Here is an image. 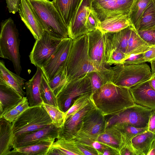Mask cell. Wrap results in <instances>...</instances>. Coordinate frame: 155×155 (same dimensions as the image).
Returning <instances> with one entry per match:
<instances>
[{
  "label": "cell",
  "mask_w": 155,
  "mask_h": 155,
  "mask_svg": "<svg viewBox=\"0 0 155 155\" xmlns=\"http://www.w3.org/2000/svg\"><path fill=\"white\" fill-rule=\"evenodd\" d=\"M91 99L104 116L117 114L134 105L130 88L108 81L92 94Z\"/></svg>",
  "instance_id": "obj_1"
},
{
  "label": "cell",
  "mask_w": 155,
  "mask_h": 155,
  "mask_svg": "<svg viewBox=\"0 0 155 155\" xmlns=\"http://www.w3.org/2000/svg\"><path fill=\"white\" fill-rule=\"evenodd\" d=\"M105 68H98L91 60L88 52L87 34L73 40L66 67L68 82L82 77L91 71Z\"/></svg>",
  "instance_id": "obj_2"
},
{
  "label": "cell",
  "mask_w": 155,
  "mask_h": 155,
  "mask_svg": "<svg viewBox=\"0 0 155 155\" xmlns=\"http://www.w3.org/2000/svg\"><path fill=\"white\" fill-rule=\"evenodd\" d=\"M36 13L44 30L55 38L68 37V27L52 2L27 0Z\"/></svg>",
  "instance_id": "obj_3"
},
{
  "label": "cell",
  "mask_w": 155,
  "mask_h": 155,
  "mask_svg": "<svg viewBox=\"0 0 155 155\" xmlns=\"http://www.w3.org/2000/svg\"><path fill=\"white\" fill-rule=\"evenodd\" d=\"M19 45V34L13 20L9 18L3 21L1 24L0 57L11 61L19 75L22 70Z\"/></svg>",
  "instance_id": "obj_4"
},
{
  "label": "cell",
  "mask_w": 155,
  "mask_h": 155,
  "mask_svg": "<svg viewBox=\"0 0 155 155\" xmlns=\"http://www.w3.org/2000/svg\"><path fill=\"white\" fill-rule=\"evenodd\" d=\"M12 123L15 137L44 128L52 124L42 105L29 107Z\"/></svg>",
  "instance_id": "obj_5"
},
{
  "label": "cell",
  "mask_w": 155,
  "mask_h": 155,
  "mask_svg": "<svg viewBox=\"0 0 155 155\" xmlns=\"http://www.w3.org/2000/svg\"><path fill=\"white\" fill-rule=\"evenodd\" d=\"M110 68L113 72L112 82L117 85L129 88L149 80L152 76L150 68L146 63H120Z\"/></svg>",
  "instance_id": "obj_6"
},
{
  "label": "cell",
  "mask_w": 155,
  "mask_h": 155,
  "mask_svg": "<svg viewBox=\"0 0 155 155\" xmlns=\"http://www.w3.org/2000/svg\"><path fill=\"white\" fill-rule=\"evenodd\" d=\"M106 128L105 116L97 108L90 111L84 119L80 128L73 139L92 146Z\"/></svg>",
  "instance_id": "obj_7"
},
{
  "label": "cell",
  "mask_w": 155,
  "mask_h": 155,
  "mask_svg": "<svg viewBox=\"0 0 155 155\" xmlns=\"http://www.w3.org/2000/svg\"><path fill=\"white\" fill-rule=\"evenodd\" d=\"M92 94L90 80L87 74L68 82L65 85L56 96L58 107L65 113L78 97L84 94Z\"/></svg>",
  "instance_id": "obj_8"
},
{
  "label": "cell",
  "mask_w": 155,
  "mask_h": 155,
  "mask_svg": "<svg viewBox=\"0 0 155 155\" xmlns=\"http://www.w3.org/2000/svg\"><path fill=\"white\" fill-rule=\"evenodd\" d=\"M152 110L135 103L117 114L108 116L107 118L105 117L106 127L119 124H129L137 127H146Z\"/></svg>",
  "instance_id": "obj_9"
},
{
  "label": "cell",
  "mask_w": 155,
  "mask_h": 155,
  "mask_svg": "<svg viewBox=\"0 0 155 155\" xmlns=\"http://www.w3.org/2000/svg\"><path fill=\"white\" fill-rule=\"evenodd\" d=\"M63 39L54 37L45 31L41 37L36 40L30 53L29 57L31 63L41 68L47 63Z\"/></svg>",
  "instance_id": "obj_10"
},
{
  "label": "cell",
  "mask_w": 155,
  "mask_h": 155,
  "mask_svg": "<svg viewBox=\"0 0 155 155\" xmlns=\"http://www.w3.org/2000/svg\"><path fill=\"white\" fill-rule=\"evenodd\" d=\"M72 41L69 37L63 39L47 63L41 68L48 81L60 70L66 68Z\"/></svg>",
  "instance_id": "obj_11"
},
{
  "label": "cell",
  "mask_w": 155,
  "mask_h": 155,
  "mask_svg": "<svg viewBox=\"0 0 155 155\" xmlns=\"http://www.w3.org/2000/svg\"><path fill=\"white\" fill-rule=\"evenodd\" d=\"M87 34L88 52L91 60L98 68H106L104 34L97 28Z\"/></svg>",
  "instance_id": "obj_12"
},
{
  "label": "cell",
  "mask_w": 155,
  "mask_h": 155,
  "mask_svg": "<svg viewBox=\"0 0 155 155\" xmlns=\"http://www.w3.org/2000/svg\"><path fill=\"white\" fill-rule=\"evenodd\" d=\"M95 108L91 99L82 108L66 119L63 126L59 129L57 139H73L79 130L85 116L90 111Z\"/></svg>",
  "instance_id": "obj_13"
},
{
  "label": "cell",
  "mask_w": 155,
  "mask_h": 155,
  "mask_svg": "<svg viewBox=\"0 0 155 155\" xmlns=\"http://www.w3.org/2000/svg\"><path fill=\"white\" fill-rule=\"evenodd\" d=\"M93 1L82 0L68 27V37L73 40L88 32L85 27V24L92 10Z\"/></svg>",
  "instance_id": "obj_14"
},
{
  "label": "cell",
  "mask_w": 155,
  "mask_h": 155,
  "mask_svg": "<svg viewBox=\"0 0 155 155\" xmlns=\"http://www.w3.org/2000/svg\"><path fill=\"white\" fill-rule=\"evenodd\" d=\"M59 129L51 124L42 129L15 137L13 149L30 145L47 139H57Z\"/></svg>",
  "instance_id": "obj_15"
},
{
  "label": "cell",
  "mask_w": 155,
  "mask_h": 155,
  "mask_svg": "<svg viewBox=\"0 0 155 155\" xmlns=\"http://www.w3.org/2000/svg\"><path fill=\"white\" fill-rule=\"evenodd\" d=\"M134 0H114L92 10L101 21L117 15H128Z\"/></svg>",
  "instance_id": "obj_16"
},
{
  "label": "cell",
  "mask_w": 155,
  "mask_h": 155,
  "mask_svg": "<svg viewBox=\"0 0 155 155\" xmlns=\"http://www.w3.org/2000/svg\"><path fill=\"white\" fill-rule=\"evenodd\" d=\"M18 12L22 21L36 40L40 38L45 30L36 13L27 0H21Z\"/></svg>",
  "instance_id": "obj_17"
},
{
  "label": "cell",
  "mask_w": 155,
  "mask_h": 155,
  "mask_svg": "<svg viewBox=\"0 0 155 155\" xmlns=\"http://www.w3.org/2000/svg\"><path fill=\"white\" fill-rule=\"evenodd\" d=\"M150 79L132 87L130 90L135 103L155 110V90L151 86Z\"/></svg>",
  "instance_id": "obj_18"
},
{
  "label": "cell",
  "mask_w": 155,
  "mask_h": 155,
  "mask_svg": "<svg viewBox=\"0 0 155 155\" xmlns=\"http://www.w3.org/2000/svg\"><path fill=\"white\" fill-rule=\"evenodd\" d=\"M132 27L130 26L117 32L104 33L105 52L115 49L126 54Z\"/></svg>",
  "instance_id": "obj_19"
},
{
  "label": "cell",
  "mask_w": 155,
  "mask_h": 155,
  "mask_svg": "<svg viewBox=\"0 0 155 155\" xmlns=\"http://www.w3.org/2000/svg\"><path fill=\"white\" fill-rule=\"evenodd\" d=\"M37 68L35 74L30 79L25 82L24 86L25 97L28 100L29 107L41 105L43 103L40 91L43 72L40 68Z\"/></svg>",
  "instance_id": "obj_20"
},
{
  "label": "cell",
  "mask_w": 155,
  "mask_h": 155,
  "mask_svg": "<svg viewBox=\"0 0 155 155\" xmlns=\"http://www.w3.org/2000/svg\"><path fill=\"white\" fill-rule=\"evenodd\" d=\"M23 97L15 89L0 81V118L21 102Z\"/></svg>",
  "instance_id": "obj_21"
},
{
  "label": "cell",
  "mask_w": 155,
  "mask_h": 155,
  "mask_svg": "<svg viewBox=\"0 0 155 155\" xmlns=\"http://www.w3.org/2000/svg\"><path fill=\"white\" fill-rule=\"evenodd\" d=\"M97 141L111 147L120 154V151L124 143L125 138L117 128L110 126L106 128L104 131L99 136Z\"/></svg>",
  "instance_id": "obj_22"
},
{
  "label": "cell",
  "mask_w": 155,
  "mask_h": 155,
  "mask_svg": "<svg viewBox=\"0 0 155 155\" xmlns=\"http://www.w3.org/2000/svg\"><path fill=\"white\" fill-rule=\"evenodd\" d=\"M55 139H47L30 145L13 149L8 155H47Z\"/></svg>",
  "instance_id": "obj_23"
},
{
  "label": "cell",
  "mask_w": 155,
  "mask_h": 155,
  "mask_svg": "<svg viewBox=\"0 0 155 155\" xmlns=\"http://www.w3.org/2000/svg\"><path fill=\"white\" fill-rule=\"evenodd\" d=\"M14 138L12 123L0 118V155H8L13 149Z\"/></svg>",
  "instance_id": "obj_24"
},
{
  "label": "cell",
  "mask_w": 155,
  "mask_h": 155,
  "mask_svg": "<svg viewBox=\"0 0 155 155\" xmlns=\"http://www.w3.org/2000/svg\"><path fill=\"white\" fill-rule=\"evenodd\" d=\"M25 80L9 70L3 60L0 61V81L17 91L23 97H25L24 86Z\"/></svg>",
  "instance_id": "obj_25"
},
{
  "label": "cell",
  "mask_w": 155,
  "mask_h": 155,
  "mask_svg": "<svg viewBox=\"0 0 155 155\" xmlns=\"http://www.w3.org/2000/svg\"><path fill=\"white\" fill-rule=\"evenodd\" d=\"M82 0H53L52 2L68 27Z\"/></svg>",
  "instance_id": "obj_26"
},
{
  "label": "cell",
  "mask_w": 155,
  "mask_h": 155,
  "mask_svg": "<svg viewBox=\"0 0 155 155\" xmlns=\"http://www.w3.org/2000/svg\"><path fill=\"white\" fill-rule=\"evenodd\" d=\"M132 25L128 15L122 14L100 21L97 28L104 34L118 32Z\"/></svg>",
  "instance_id": "obj_27"
},
{
  "label": "cell",
  "mask_w": 155,
  "mask_h": 155,
  "mask_svg": "<svg viewBox=\"0 0 155 155\" xmlns=\"http://www.w3.org/2000/svg\"><path fill=\"white\" fill-rule=\"evenodd\" d=\"M83 155L73 139H57L51 145L47 155Z\"/></svg>",
  "instance_id": "obj_28"
},
{
  "label": "cell",
  "mask_w": 155,
  "mask_h": 155,
  "mask_svg": "<svg viewBox=\"0 0 155 155\" xmlns=\"http://www.w3.org/2000/svg\"><path fill=\"white\" fill-rule=\"evenodd\" d=\"M152 0H135L128 14L132 26L137 31L143 15Z\"/></svg>",
  "instance_id": "obj_29"
},
{
  "label": "cell",
  "mask_w": 155,
  "mask_h": 155,
  "mask_svg": "<svg viewBox=\"0 0 155 155\" xmlns=\"http://www.w3.org/2000/svg\"><path fill=\"white\" fill-rule=\"evenodd\" d=\"M155 138V134L147 130L133 138L131 142L140 155H147Z\"/></svg>",
  "instance_id": "obj_30"
},
{
  "label": "cell",
  "mask_w": 155,
  "mask_h": 155,
  "mask_svg": "<svg viewBox=\"0 0 155 155\" xmlns=\"http://www.w3.org/2000/svg\"><path fill=\"white\" fill-rule=\"evenodd\" d=\"M152 46L148 45L141 38L137 31L133 26L128 40L126 54L129 55L143 53Z\"/></svg>",
  "instance_id": "obj_31"
},
{
  "label": "cell",
  "mask_w": 155,
  "mask_h": 155,
  "mask_svg": "<svg viewBox=\"0 0 155 155\" xmlns=\"http://www.w3.org/2000/svg\"><path fill=\"white\" fill-rule=\"evenodd\" d=\"M91 85L92 94L108 81H112L113 72L110 68H107L102 70L94 71L87 74Z\"/></svg>",
  "instance_id": "obj_32"
},
{
  "label": "cell",
  "mask_w": 155,
  "mask_h": 155,
  "mask_svg": "<svg viewBox=\"0 0 155 155\" xmlns=\"http://www.w3.org/2000/svg\"><path fill=\"white\" fill-rule=\"evenodd\" d=\"M40 91L41 96L43 103L58 108L56 97L49 86L48 81L43 73Z\"/></svg>",
  "instance_id": "obj_33"
},
{
  "label": "cell",
  "mask_w": 155,
  "mask_h": 155,
  "mask_svg": "<svg viewBox=\"0 0 155 155\" xmlns=\"http://www.w3.org/2000/svg\"><path fill=\"white\" fill-rule=\"evenodd\" d=\"M42 105L51 119L52 124L56 127L61 128L65 122V113L54 106L44 103Z\"/></svg>",
  "instance_id": "obj_34"
},
{
  "label": "cell",
  "mask_w": 155,
  "mask_h": 155,
  "mask_svg": "<svg viewBox=\"0 0 155 155\" xmlns=\"http://www.w3.org/2000/svg\"><path fill=\"white\" fill-rule=\"evenodd\" d=\"M155 25V0H152L143 15L139 30L147 29Z\"/></svg>",
  "instance_id": "obj_35"
},
{
  "label": "cell",
  "mask_w": 155,
  "mask_h": 155,
  "mask_svg": "<svg viewBox=\"0 0 155 155\" xmlns=\"http://www.w3.org/2000/svg\"><path fill=\"white\" fill-rule=\"evenodd\" d=\"M68 82L65 68L60 70L48 83L56 97Z\"/></svg>",
  "instance_id": "obj_36"
},
{
  "label": "cell",
  "mask_w": 155,
  "mask_h": 155,
  "mask_svg": "<svg viewBox=\"0 0 155 155\" xmlns=\"http://www.w3.org/2000/svg\"><path fill=\"white\" fill-rule=\"evenodd\" d=\"M29 107L28 99L26 97L16 106L7 111L3 116L7 120L13 122L24 111Z\"/></svg>",
  "instance_id": "obj_37"
},
{
  "label": "cell",
  "mask_w": 155,
  "mask_h": 155,
  "mask_svg": "<svg viewBox=\"0 0 155 155\" xmlns=\"http://www.w3.org/2000/svg\"><path fill=\"white\" fill-rule=\"evenodd\" d=\"M122 132L126 140L131 141V140L137 135L147 130V126L143 127H137L129 124L115 125Z\"/></svg>",
  "instance_id": "obj_38"
},
{
  "label": "cell",
  "mask_w": 155,
  "mask_h": 155,
  "mask_svg": "<svg viewBox=\"0 0 155 155\" xmlns=\"http://www.w3.org/2000/svg\"><path fill=\"white\" fill-rule=\"evenodd\" d=\"M129 55L117 49H112L105 52L107 65L121 63Z\"/></svg>",
  "instance_id": "obj_39"
},
{
  "label": "cell",
  "mask_w": 155,
  "mask_h": 155,
  "mask_svg": "<svg viewBox=\"0 0 155 155\" xmlns=\"http://www.w3.org/2000/svg\"><path fill=\"white\" fill-rule=\"evenodd\" d=\"M91 95L86 94L78 97L65 113V121L70 116L77 112L87 104L91 100Z\"/></svg>",
  "instance_id": "obj_40"
},
{
  "label": "cell",
  "mask_w": 155,
  "mask_h": 155,
  "mask_svg": "<svg viewBox=\"0 0 155 155\" xmlns=\"http://www.w3.org/2000/svg\"><path fill=\"white\" fill-rule=\"evenodd\" d=\"M141 37L150 46H155V25L151 28L137 31Z\"/></svg>",
  "instance_id": "obj_41"
},
{
  "label": "cell",
  "mask_w": 155,
  "mask_h": 155,
  "mask_svg": "<svg viewBox=\"0 0 155 155\" xmlns=\"http://www.w3.org/2000/svg\"><path fill=\"white\" fill-rule=\"evenodd\" d=\"M100 22V21L96 15L92 10L85 24V27L88 32L94 31L97 29Z\"/></svg>",
  "instance_id": "obj_42"
},
{
  "label": "cell",
  "mask_w": 155,
  "mask_h": 155,
  "mask_svg": "<svg viewBox=\"0 0 155 155\" xmlns=\"http://www.w3.org/2000/svg\"><path fill=\"white\" fill-rule=\"evenodd\" d=\"M143 53L134 54L128 55L121 63L126 64H139L143 63L145 61Z\"/></svg>",
  "instance_id": "obj_43"
},
{
  "label": "cell",
  "mask_w": 155,
  "mask_h": 155,
  "mask_svg": "<svg viewBox=\"0 0 155 155\" xmlns=\"http://www.w3.org/2000/svg\"><path fill=\"white\" fill-rule=\"evenodd\" d=\"M120 155H140L133 147L131 141L127 140L125 138L124 144L120 152Z\"/></svg>",
  "instance_id": "obj_44"
},
{
  "label": "cell",
  "mask_w": 155,
  "mask_h": 155,
  "mask_svg": "<svg viewBox=\"0 0 155 155\" xmlns=\"http://www.w3.org/2000/svg\"><path fill=\"white\" fill-rule=\"evenodd\" d=\"M75 142L83 155H98L97 151L92 146L81 143L76 141Z\"/></svg>",
  "instance_id": "obj_45"
},
{
  "label": "cell",
  "mask_w": 155,
  "mask_h": 155,
  "mask_svg": "<svg viewBox=\"0 0 155 155\" xmlns=\"http://www.w3.org/2000/svg\"><path fill=\"white\" fill-rule=\"evenodd\" d=\"M21 0H5L7 7L10 13L15 14L18 12Z\"/></svg>",
  "instance_id": "obj_46"
},
{
  "label": "cell",
  "mask_w": 155,
  "mask_h": 155,
  "mask_svg": "<svg viewBox=\"0 0 155 155\" xmlns=\"http://www.w3.org/2000/svg\"><path fill=\"white\" fill-rule=\"evenodd\" d=\"M147 130L155 134V110H153L149 116Z\"/></svg>",
  "instance_id": "obj_47"
},
{
  "label": "cell",
  "mask_w": 155,
  "mask_h": 155,
  "mask_svg": "<svg viewBox=\"0 0 155 155\" xmlns=\"http://www.w3.org/2000/svg\"><path fill=\"white\" fill-rule=\"evenodd\" d=\"M143 54L145 62H150L155 58V46L144 52Z\"/></svg>",
  "instance_id": "obj_48"
},
{
  "label": "cell",
  "mask_w": 155,
  "mask_h": 155,
  "mask_svg": "<svg viewBox=\"0 0 155 155\" xmlns=\"http://www.w3.org/2000/svg\"><path fill=\"white\" fill-rule=\"evenodd\" d=\"M114 0H93L92 3V9L100 6Z\"/></svg>",
  "instance_id": "obj_49"
},
{
  "label": "cell",
  "mask_w": 155,
  "mask_h": 155,
  "mask_svg": "<svg viewBox=\"0 0 155 155\" xmlns=\"http://www.w3.org/2000/svg\"><path fill=\"white\" fill-rule=\"evenodd\" d=\"M147 155H155V138L152 142Z\"/></svg>",
  "instance_id": "obj_50"
},
{
  "label": "cell",
  "mask_w": 155,
  "mask_h": 155,
  "mask_svg": "<svg viewBox=\"0 0 155 155\" xmlns=\"http://www.w3.org/2000/svg\"><path fill=\"white\" fill-rule=\"evenodd\" d=\"M150 81L151 86L155 90V73L152 74V76L150 79Z\"/></svg>",
  "instance_id": "obj_51"
},
{
  "label": "cell",
  "mask_w": 155,
  "mask_h": 155,
  "mask_svg": "<svg viewBox=\"0 0 155 155\" xmlns=\"http://www.w3.org/2000/svg\"><path fill=\"white\" fill-rule=\"evenodd\" d=\"M151 64L152 74L155 73V58L150 62Z\"/></svg>",
  "instance_id": "obj_52"
}]
</instances>
